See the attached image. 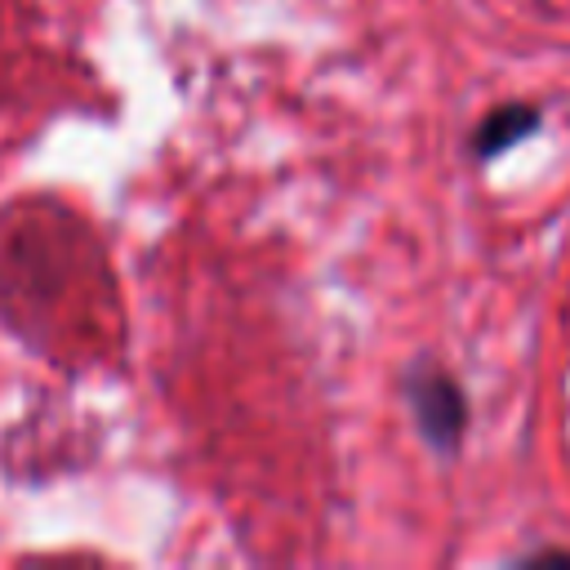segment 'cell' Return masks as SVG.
Returning a JSON list of instances; mask_svg holds the SVG:
<instances>
[{"label":"cell","mask_w":570,"mask_h":570,"mask_svg":"<svg viewBox=\"0 0 570 570\" xmlns=\"http://www.w3.org/2000/svg\"><path fill=\"white\" fill-rule=\"evenodd\" d=\"M534 129H539V111L525 107V102H508V107L490 111V116L476 125V134H472V151H476L481 160L503 156V151L517 147L521 138H530Z\"/></svg>","instance_id":"7a4b0ae2"},{"label":"cell","mask_w":570,"mask_h":570,"mask_svg":"<svg viewBox=\"0 0 570 570\" xmlns=\"http://www.w3.org/2000/svg\"><path fill=\"white\" fill-rule=\"evenodd\" d=\"M410 405H414V419H419V432L428 436V445H436V450L459 445V436L468 428V401H463V387L445 370H436V365L414 370Z\"/></svg>","instance_id":"6da1fadb"}]
</instances>
